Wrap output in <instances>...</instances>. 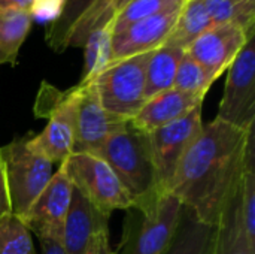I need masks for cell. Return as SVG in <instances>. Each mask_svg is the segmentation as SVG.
I'll return each mask as SVG.
<instances>
[{
  "label": "cell",
  "instance_id": "30",
  "mask_svg": "<svg viewBox=\"0 0 255 254\" xmlns=\"http://www.w3.org/2000/svg\"><path fill=\"white\" fill-rule=\"evenodd\" d=\"M85 254H114L111 246H109V229L99 232L93 238Z\"/></svg>",
  "mask_w": 255,
  "mask_h": 254
},
{
  "label": "cell",
  "instance_id": "25",
  "mask_svg": "<svg viewBox=\"0 0 255 254\" xmlns=\"http://www.w3.org/2000/svg\"><path fill=\"white\" fill-rule=\"evenodd\" d=\"M185 0H131L112 19L114 33L128 27L133 22L163 13L167 10L181 9Z\"/></svg>",
  "mask_w": 255,
  "mask_h": 254
},
{
  "label": "cell",
  "instance_id": "29",
  "mask_svg": "<svg viewBox=\"0 0 255 254\" xmlns=\"http://www.w3.org/2000/svg\"><path fill=\"white\" fill-rule=\"evenodd\" d=\"M12 214L10 201H9V192H7V183H6V174H4V165L0 156V220L6 216Z\"/></svg>",
  "mask_w": 255,
  "mask_h": 254
},
{
  "label": "cell",
  "instance_id": "7",
  "mask_svg": "<svg viewBox=\"0 0 255 254\" xmlns=\"http://www.w3.org/2000/svg\"><path fill=\"white\" fill-rule=\"evenodd\" d=\"M60 166L69 177L73 189L102 213L111 216L117 210L127 211L133 208L131 198L103 159L72 153Z\"/></svg>",
  "mask_w": 255,
  "mask_h": 254
},
{
  "label": "cell",
  "instance_id": "16",
  "mask_svg": "<svg viewBox=\"0 0 255 254\" xmlns=\"http://www.w3.org/2000/svg\"><path fill=\"white\" fill-rule=\"evenodd\" d=\"M214 254H255V246L250 243L242 222L241 186L226 204L215 225Z\"/></svg>",
  "mask_w": 255,
  "mask_h": 254
},
{
  "label": "cell",
  "instance_id": "4",
  "mask_svg": "<svg viewBox=\"0 0 255 254\" xmlns=\"http://www.w3.org/2000/svg\"><path fill=\"white\" fill-rule=\"evenodd\" d=\"M184 205L170 193L146 208L127 210L123 238L114 254H164L178 229Z\"/></svg>",
  "mask_w": 255,
  "mask_h": 254
},
{
  "label": "cell",
  "instance_id": "22",
  "mask_svg": "<svg viewBox=\"0 0 255 254\" xmlns=\"http://www.w3.org/2000/svg\"><path fill=\"white\" fill-rule=\"evenodd\" d=\"M214 24H233L255 34V0H203Z\"/></svg>",
  "mask_w": 255,
  "mask_h": 254
},
{
  "label": "cell",
  "instance_id": "1",
  "mask_svg": "<svg viewBox=\"0 0 255 254\" xmlns=\"http://www.w3.org/2000/svg\"><path fill=\"white\" fill-rule=\"evenodd\" d=\"M248 130L218 118L203 124L173 175L167 193L209 226L241 186Z\"/></svg>",
  "mask_w": 255,
  "mask_h": 254
},
{
  "label": "cell",
  "instance_id": "2",
  "mask_svg": "<svg viewBox=\"0 0 255 254\" xmlns=\"http://www.w3.org/2000/svg\"><path fill=\"white\" fill-rule=\"evenodd\" d=\"M114 171L133 201V208L154 205L160 196L158 178L152 160L148 133L128 121L105 144L100 156Z\"/></svg>",
  "mask_w": 255,
  "mask_h": 254
},
{
  "label": "cell",
  "instance_id": "19",
  "mask_svg": "<svg viewBox=\"0 0 255 254\" xmlns=\"http://www.w3.org/2000/svg\"><path fill=\"white\" fill-rule=\"evenodd\" d=\"M214 25L203 0H185L164 45L187 49L202 33Z\"/></svg>",
  "mask_w": 255,
  "mask_h": 254
},
{
  "label": "cell",
  "instance_id": "31",
  "mask_svg": "<svg viewBox=\"0 0 255 254\" xmlns=\"http://www.w3.org/2000/svg\"><path fill=\"white\" fill-rule=\"evenodd\" d=\"M42 254H66L61 241L58 240H40Z\"/></svg>",
  "mask_w": 255,
  "mask_h": 254
},
{
  "label": "cell",
  "instance_id": "11",
  "mask_svg": "<svg viewBox=\"0 0 255 254\" xmlns=\"http://www.w3.org/2000/svg\"><path fill=\"white\" fill-rule=\"evenodd\" d=\"M73 186L60 166L48 186L34 199L22 223L30 234L40 240H58L63 237V226L69 211Z\"/></svg>",
  "mask_w": 255,
  "mask_h": 254
},
{
  "label": "cell",
  "instance_id": "8",
  "mask_svg": "<svg viewBox=\"0 0 255 254\" xmlns=\"http://www.w3.org/2000/svg\"><path fill=\"white\" fill-rule=\"evenodd\" d=\"M215 118L242 130L255 124V36L247 40L227 69L224 94Z\"/></svg>",
  "mask_w": 255,
  "mask_h": 254
},
{
  "label": "cell",
  "instance_id": "28",
  "mask_svg": "<svg viewBox=\"0 0 255 254\" xmlns=\"http://www.w3.org/2000/svg\"><path fill=\"white\" fill-rule=\"evenodd\" d=\"M64 6V0H31L28 12L33 21H43V22H54Z\"/></svg>",
  "mask_w": 255,
  "mask_h": 254
},
{
  "label": "cell",
  "instance_id": "18",
  "mask_svg": "<svg viewBox=\"0 0 255 254\" xmlns=\"http://www.w3.org/2000/svg\"><path fill=\"white\" fill-rule=\"evenodd\" d=\"M184 49L170 45H161L151 52L146 64V100L161 91L173 88L176 70L181 58L184 57Z\"/></svg>",
  "mask_w": 255,
  "mask_h": 254
},
{
  "label": "cell",
  "instance_id": "20",
  "mask_svg": "<svg viewBox=\"0 0 255 254\" xmlns=\"http://www.w3.org/2000/svg\"><path fill=\"white\" fill-rule=\"evenodd\" d=\"M33 18L24 9H0V64L15 66Z\"/></svg>",
  "mask_w": 255,
  "mask_h": 254
},
{
  "label": "cell",
  "instance_id": "17",
  "mask_svg": "<svg viewBox=\"0 0 255 254\" xmlns=\"http://www.w3.org/2000/svg\"><path fill=\"white\" fill-rule=\"evenodd\" d=\"M215 226L200 222L184 207L175 237L164 254H214Z\"/></svg>",
  "mask_w": 255,
  "mask_h": 254
},
{
  "label": "cell",
  "instance_id": "10",
  "mask_svg": "<svg viewBox=\"0 0 255 254\" xmlns=\"http://www.w3.org/2000/svg\"><path fill=\"white\" fill-rule=\"evenodd\" d=\"M76 123H75V141L72 153H82L91 156H100L106 141L124 127L130 120L117 117L108 112L97 96L93 82L79 84Z\"/></svg>",
  "mask_w": 255,
  "mask_h": 254
},
{
  "label": "cell",
  "instance_id": "13",
  "mask_svg": "<svg viewBox=\"0 0 255 254\" xmlns=\"http://www.w3.org/2000/svg\"><path fill=\"white\" fill-rule=\"evenodd\" d=\"M179 10L181 9L157 13L112 33L111 63L137 54L151 52L164 45L178 19Z\"/></svg>",
  "mask_w": 255,
  "mask_h": 254
},
{
  "label": "cell",
  "instance_id": "34",
  "mask_svg": "<svg viewBox=\"0 0 255 254\" xmlns=\"http://www.w3.org/2000/svg\"><path fill=\"white\" fill-rule=\"evenodd\" d=\"M238 1H245V0H238Z\"/></svg>",
  "mask_w": 255,
  "mask_h": 254
},
{
  "label": "cell",
  "instance_id": "21",
  "mask_svg": "<svg viewBox=\"0 0 255 254\" xmlns=\"http://www.w3.org/2000/svg\"><path fill=\"white\" fill-rule=\"evenodd\" d=\"M114 27L112 21L94 30L85 40L84 49V69L79 84H87L94 81V78L103 72L111 64V39Z\"/></svg>",
  "mask_w": 255,
  "mask_h": 254
},
{
  "label": "cell",
  "instance_id": "6",
  "mask_svg": "<svg viewBox=\"0 0 255 254\" xmlns=\"http://www.w3.org/2000/svg\"><path fill=\"white\" fill-rule=\"evenodd\" d=\"M151 52L114 61L91 81L108 112L131 120L145 105L146 64Z\"/></svg>",
  "mask_w": 255,
  "mask_h": 254
},
{
  "label": "cell",
  "instance_id": "32",
  "mask_svg": "<svg viewBox=\"0 0 255 254\" xmlns=\"http://www.w3.org/2000/svg\"><path fill=\"white\" fill-rule=\"evenodd\" d=\"M31 0H0V9H24L28 10Z\"/></svg>",
  "mask_w": 255,
  "mask_h": 254
},
{
  "label": "cell",
  "instance_id": "14",
  "mask_svg": "<svg viewBox=\"0 0 255 254\" xmlns=\"http://www.w3.org/2000/svg\"><path fill=\"white\" fill-rule=\"evenodd\" d=\"M109 217L73 189L61 237L66 254H85L93 238L109 229Z\"/></svg>",
  "mask_w": 255,
  "mask_h": 254
},
{
  "label": "cell",
  "instance_id": "12",
  "mask_svg": "<svg viewBox=\"0 0 255 254\" xmlns=\"http://www.w3.org/2000/svg\"><path fill=\"white\" fill-rule=\"evenodd\" d=\"M253 36L255 34H247L233 24H214L202 33L185 52L218 79Z\"/></svg>",
  "mask_w": 255,
  "mask_h": 254
},
{
  "label": "cell",
  "instance_id": "15",
  "mask_svg": "<svg viewBox=\"0 0 255 254\" xmlns=\"http://www.w3.org/2000/svg\"><path fill=\"white\" fill-rule=\"evenodd\" d=\"M203 100L205 97L202 96L170 88L149 97L130 121L139 130L149 133L158 127L184 118L193 109L202 106Z\"/></svg>",
  "mask_w": 255,
  "mask_h": 254
},
{
  "label": "cell",
  "instance_id": "24",
  "mask_svg": "<svg viewBox=\"0 0 255 254\" xmlns=\"http://www.w3.org/2000/svg\"><path fill=\"white\" fill-rule=\"evenodd\" d=\"M118 4L120 0H94L75 24L69 37V46H84L87 37L94 30L114 19Z\"/></svg>",
  "mask_w": 255,
  "mask_h": 254
},
{
  "label": "cell",
  "instance_id": "26",
  "mask_svg": "<svg viewBox=\"0 0 255 254\" xmlns=\"http://www.w3.org/2000/svg\"><path fill=\"white\" fill-rule=\"evenodd\" d=\"M215 81L217 79L200 63L184 52V57L181 58L176 70L173 88L205 97Z\"/></svg>",
  "mask_w": 255,
  "mask_h": 254
},
{
  "label": "cell",
  "instance_id": "9",
  "mask_svg": "<svg viewBox=\"0 0 255 254\" xmlns=\"http://www.w3.org/2000/svg\"><path fill=\"white\" fill-rule=\"evenodd\" d=\"M202 106H199L184 118L148 133L158 186L163 195L169 192L179 162L202 132Z\"/></svg>",
  "mask_w": 255,
  "mask_h": 254
},
{
  "label": "cell",
  "instance_id": "5",
  "mask_svg": "<svg viewBox=\"0 0 255 254\" xmlns=\"http://www.w3.org/2000/svg\"><path fill=\"white\" fill-rule=\"evenodd\" d=\"M28 136L15 138L0 147L12 214L21 220L55 172L54 163L30 150Z\"/></svg>",
  "mask_w": 255,
  "mask_h": 254
},
{
  "label": "cell",
  "instance_id": "33",
  "mask_svg": "<svg viewBox=\"0 0 255 254\" xmlns=\"http://www.w3.org/2000/svg\"><path fill=\"white\" fill-rule=\"evenodd\" d=\"M128 1H131V0H120V4H118V10H121V9H123V7H124V6H126V4H127ZM115 15H117V13H115Z\"/></svg>",
  "mask_w": 255,
  "mask_h": 254
},
{
  "label": "cell",
  "instance_id": "3",
  "mask_svg": "<svg viewBox=\"0 0 255 254\" xmlns=\"http://www.w3.org/2000/svg\"><path fill=\"white\" fill-rule=\"evenodd\" d=\"M78 96V84L61 91L48 82H42L34 114L37 117H46L48 123L40 133L34 136L30 135L27 144L31 151L45 157L51 163L61 165L73 151Z\"/></svg>",
  "mask_w": 255,
  "mask_h": 254
},
{
  "label": "cell",
  "instance_id": "23",
  "mask_svg": "<svg viewBox=\"0 0 255 254\" xmlns=\"http://www.w3.org/2000/svg\"><path fill=\"white\" fill-rule=\"evenodd\" d=\"M93 1L94 0H64L60 16L46 27L45 40L51 49L63 52L69 48V37L75 24Z\"/></svg>",
  "mask_w": 255,
  "mask_h": 254
},
{
  "label": "cell",
  "instance_id": "27",
  "mask_svg": "<svg viewBox=\"0 0 255 254\" xmlns=\"http://www.w3.org/2000/svg\"><path fill=\"white\" fill-rule=\"evenodd\" d=\"M0 254H34L28 229L13 214L0 220Z\"/></svg>",
  "mask_w": 255,
  "mask_h": 254
}]
</instances>
